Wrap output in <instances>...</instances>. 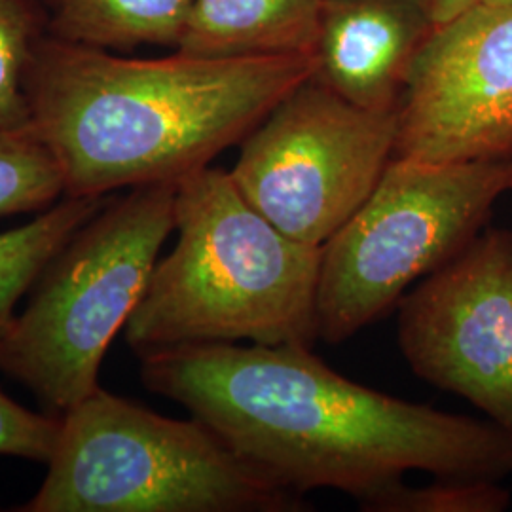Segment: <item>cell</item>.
<instances>
[{"instance_id":"obj_9","label":"cell","mask_w":512,"mask_h":512,"mask_svg":"<svg viewBox=\"0 0 512 512\" xmlns=\"http://www.w3.org/2000/svg\"><path fill=\"white\" fill-rule=\"evenodd\" d=\"M395 156L512 162V0L476 2L431 31L406 76Z\"/></svg>"},{"instance_id":"obj_13","label":"cell","mask_w":512,"mask_h":512,"mask_svg":"<svg viewBox=\"0 0 512 512\" xmlns=\"http://www.w3.org/2000/svg\"><path fill=\"white\" fill-rule=\"evenodd\" d=\"M109 198L63 196L37 219L0 234V334L50 260Z\"/></svg>"},{"instance_id":"obj_11","label":"cell","mask_w":512,"mask_h":512,"mask_svg":"<svg viewBox=\"0 0 512 512\" xmlns=\"http://www.w3.org/2000/svg\"><path fill=\"white\" fill-rule=\"evenodd\" d=\"M321 0H194L177 50L209 57L315 55Z\"/></svg>"},{"instance_id":"obj_2","label":"cell","mask_w":512,"mask_h":512,"mask_svg":"<svg viewBox=\"0 0 512 512\" xmlns=\"http://www.w3.org/2000/svg\"><path fill=\"white\" fill-rule=\"evenodd\" d=\"M317 73V55L129 59L44 33L23 90L65 196L177 183L241 143Z\"/></svg>"},{"instance_id":"obj_3","label":"cell","mask_w":512,"mask_h":512,"mask_svg":"<svg viewBox=\"0 0 512 512\" xmlns=\"http://www.w3.org/2000/svg\"><path fill=\"white\" fill-rule=\"evenodd\" d=\"M175 232L126 325L137 355L238 340L311 348L319 340L321 247L260 215L230 171L207 165L177 181Z\"/></svg>"},{"instance_id":"obj_20","label":"cell","mask_w":512,"mask_h":512,"mask_svg":"<svg viewBox=\"0 0 512 512\" xmlns=\"http://www.w3.org/2000/svg\"><path fill=\"white\" fill-rule=\"evenodd\" d=\"M511 192H512V184H511Z\"/></svg>"},{"instance_id":"obj_10","label":"cell","mask_w":512,"mask_h":512,"mask_svg":"<svg viewBox=\"0 0 512 512\" xmlns=\"http://www.w3.org/2000/svg\"><path fill=\"white\" fill-rule=\"evenodd\" d=\"M433 29L418 0H321L315 78L359 107L399 109Z\"/></svg>"},{"instance_id":"obj_1","label":"cell","mask_w":512,"mask_h":512,"mask_svg":"<svg viewBox=\"0 0 512 512\" xmlns=\"http://www.w3.org/2000/svg\"><path fill=\"white\" fill-rule=\"evenodd\" d=\"M148 391L181 404L239 458L306 495L357 503L403 482L512 476V433L357 384L304 346L186 344L139 355Z\"/></svg>"},{"instance_id":"obj_19","label":"cell","mask_w":512,"mask_h":512,"mask_svg":"<svg viewBox=\"0 0 512 512\" xmlns=\"http://www.w3.org/2000/svg\"><path fill=\"white\" fill-rule=\"evenodd\" d=\"M480 2H511V0H480Z\"/></svg>"},{"instance_id":"obj_18","label":"cell","mask_w":512,"mask_h":512,"mask_svg":"<svg viewBox=\"0 0 512 512\" xmlns=\"http://www.w3.org/2000/svg\"><path fill=\"white\" fill-rule=\"evenodd\" d=\"M418 2L429 21L433 23V27H440L480 0H418Z\"/></svg>"},{"instance_id":"obj_16","label":"cell","mask_w":512,"mask_h":512,"mask_svg":"<svg viewBox=\"0 0 512 512\" xmlns=\"http://www.w3.org/2000/svg\"><path fill=\"white\" fill-rule=\"evenodd\" d=\"M357 505L366 512H503L511 494L497 480L435 478L425 486L403 480Z\"/></svg>"},{"instance_id":"obj_4","label":"cell","mask_w":512,"mask_h":512,"mask_svg":"<svg viewBox=\"0 0 512 512\" xmlns=\"http://www.w3.org/2000/svg\"><path fill=\"white\" fill-rule=\"evenodd\" d=\"M37 494L18 512H304L196 418L175 420L101 385L61 414Z\"/></svg>"},{"instance_id":"obj_15","label":"cell","mask_w":512,"mask_h":512,"mask_svg":"<svg viewBox=\"0 0 512 512\" xmlns=\"http://www.w3.org/2000/svg\"><path fill=\"white\" fill-rule=\"evenodd\" d=\"M44 25L35 0H0V128L29 129L23 80Z\"/></svg>"},{"instance_id":"obj_14","label":"cell","mask_w":512,"mask_h":512,"mask_svg":"<svg viewBox=\"0 0 512 512\" xmlns=\"http://www.w3.org/2000/svg\"><path fill=\"white\" fill-rule=\"evenodd\" d=\"M63 196L59 167L37 135L0 128V219L46 211Z\"/></svg>"},{"instance_id":"obj_5","label":"cell","mask_w":512,"mask_h":512,"mask_svg":"<svg viewBox=\"0 0 512 512\" xmlns=\"http://www.w3.org/2000/svg\"><path fill=\"white\" fill-rule=\"evenodd\" d=\"M177 183L129 188L74 232L0 334V370L52 414L99 387L110 342L141 302L165 239L175 232Z\"/></svg>"},{"instance_id":"obj_8","label":"cell","mask_w":512,"mask_h":512,"mask_svg":"<svg viewBox=\"0 0 512 512\" xmlns=\"http://www.w3.org/2000/svg\"><path fill=\"white\" fill-rule=\"evenodd\" d=\"M410 370L512 433V230L486 226L397 304Z\"/></svg>"},{"instance_id":"obj_12","label":"cell","mask_w":512,"mask_h":512,"mask_svg":"<svg viewBox=\"0 0 512 512\" xmlns=\"http://www.w3.org/2000/svg\"><path fill=\"white\" fill-rule=\"evenodd\" d=\"M46 33L97 50L177 46L194 0H46Z\"/></svg>"},{"instance_id":"obj_6","label":"cell","mask_w":512,"mask_h":512,"mask_svg":"<svg viewBox=\"0 0 512 512\" xmlns=\"http://www.w3.org/2000/svg\"><path fill=\"white\" fill-rule=\"evenodd\" d=\"M512 162L427 164L395 156L321 247L317 334L342 344L397 308L410 285L463 251L511 192Z\"/></svg>"},{"instance_id":"obj_7","label":"cell","mask_w":512,"mask_h":512,"mask_svg":"<svg viewBox=\"0 0 512 512\" xmlns=\"http://www.w3.org/2000/svg\"><path fill=\"white\" fill-rule=\"evenodd\" d=\"M399 137V109L359 107L315 74L243 141L230 177L289 238L323 247L368 200Z\"/></svg>"},{"instance_id":"obj_17","label":"cell","mask_w":512,"mask_h":512,"mask_svg":"<svg viewBox=\"0 0 512 512\" xmlns=\"http://www.w3.org/2000/svg\"><path fill=\"white\" fill-rule=\"evenodd\" d=\"M61 429L59 414H38L0 391V456L48 463Z\"/></svg>"}]
</instances>
